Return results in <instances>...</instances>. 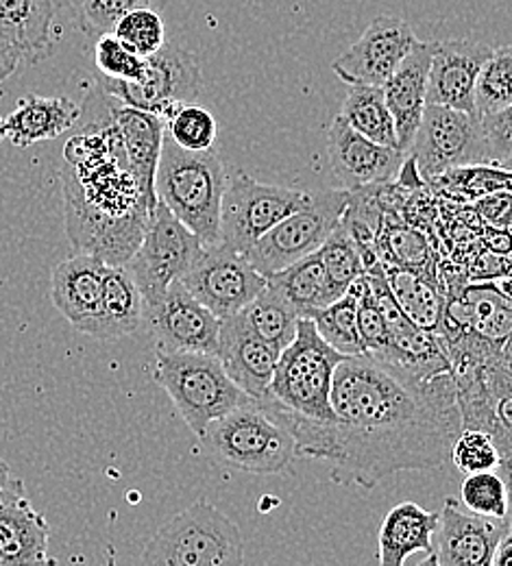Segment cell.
<instances>
[{"label":"cell","mask_w":512,"mask_h":566,"mask_svg":"<svg viewBox=\"0 0 512 566\" xmlns=\"http://www.w3.org/2000/svg\"><path fill=\"white\" fill-rule=\"evenodd\" d=\"M107 262L98 255L79 251L55 266L51 277V296L62 316L87 334L103 298Z\"/></svg>","instance_id":"cell-24"},{"label":"cell","mask_w":512,"mask_h":566,"mask_svg":"<svg viewBox=\"0 0 512 566\" xmlns=\"http://www.w3.org/2000/svg\"><path fill=\"white\" fill-rule=\"evenodd\" d=\"M9 480H11V471H9V464L0 458V493L4 491V486L9 484Z\"/></svg>","instance_id":"cell-51"},{"label":"cell","mask_w":512,"mask_h":566,"mask_svg":"<svg viewBox=\"0 0 512 566\" xmlns=\"http://www.w3.org/2000/svg\"><path fill=\"white\" fill-rule=\"evenodd\" d=\"M473 210L478 218L493 229H512V195L511 192H495L476 199Z\"/></svg>","instance_id":"cell-46"},{"label":"cell","mask_w":512,"mask_h":566,"mask_svg":"<svg viewBox=\"0 0 512 566\" xmlns=\"http://www.w3.org/2000/svg\"><path fill=\"white\" fill-rule=\"evenodd\" d=\"M76 134L64 146L66 233L74 249L112 266L127 264L147 231L150 206L107 112V96L92 85Z\"/></svg>","instance_id":"cell-2"},{"label":"cell","mask_w":512,"mask_h":566,"mask_svg":"<svg viewBox=\"0 0 512 566\" xmlns=\"http://www.w3.org/2000/svg\"><path fill=\"white\" fill-rule=\"evenodd\" d=\"M307 199L305 190L291 186L260 184L236 170L227 179L220 206V244L247 253L280 220L299 210Z\"/></svg>","instance_id":"cell-11"},{"label":"cell","mask_w":512,"mask_h":566,"mask_svg":"<svg viewBox=\"0 0 512 566\" xmlns=\"http://www.w3.org/2000/svg\"><path fill=\"white\" fill-rule=\"evenodd\" d=\"M55 0H0V38L22 64H40L53 53Z\"/></svg>","instance_id":"cell-25"},{"label":"cell","mask_w":512,"mask_h":566,"mask_svg":"<svg viewBox=\"0 0 512 566\" xmlns=\"http://www.w3.org/2000/svg\"><path fill=\"white\" fill-rule=\"evenodd\" d=\"M512 105V46L495 49L482 66L476 85V114L480 118Z\"/></svg>","instance_id":"cell-36"},{"label":"cell","mask_w":512,"mask_h":566,"mask_svg":"<svg viewBox=\"0 0 512 566\" xmlns=\"http://www.w3.org/2000/svg\"><path fill=\"white\" fill-rule=\"evenodd\" d=\"M384 275L404 314L421 329L439 334L445 290H440L437 277L390 262H384Z\"/></svg>","instance_id":"cell-29"},{"label":"cell","mask_w":512,"mask_h":566,"mask_svg":"<svg viewBox=\"0 0 512 566\" xmlns=\"http://www.w3.org/2000/svg\"><path fill=\"white\" fill-rule=\"evenodd\" d=\"M267 283L293 305L299 316H310L314 310L325 307L343 296L334 287L316 251L267 277Z\"/></svg>","instance_id":"cell-30"},{"label":"cell","mask_w":512,"mask_h":566,"mask_svg":"<svg viewBox=\"0 0 512 566\" xmlns=\"http://www.w3.org/2000/svg\"><path fill=\"white\" fill-rule=\"evenodd\" d=\"M51 527L33 507L22 480L11 478L0 493V566L53 565Z\"/></svg>","instance_id":"cell-21"},{"label":"cell","mask_w":512,"mask_h":566,"mask_svg":"<svg viewBox=\"0 0 512 566\" xmlns=\"http://www.w3.org/2000/svg\"><path fill=\"white\" fill-rule=\"evenodd\" d=\"M449 460L464 475L480 473V471H500L502 451L489 431L462 427L451 444Z\"/></svg>","instance_id":"cell-38"},{"label":"cell","mask_w":512,"mask_h":566,"mask_svg":"<svg viewBox=\"0 0 512 566\" xmlns=\"http://www.w3.org/2000/svg\"><path fill=\"white\" fill-rule=\"evenodd\" d=\"M410 157L428 184L447 170L493 161L482 118L445 105H426Z\"/></svg>","instance_id":"cell-10"},{"label":"cell","mask_w":512,"mask_h":566,"mask_svg":"<svg viewBox=\"0 0 512 566\" xmlns=\"http://www.w3.org/2000/svg\"><path fill=\"white\" fill-rule=\"evenodd\" d=\"M94 64L101 76L118 81H138L147 71V57H140L114 33H103L96 38Z\"/></svg>","instance_id":"cell-42"},{"label":"cell","mask_w":512,"mask_h":566,"mask_svg":"<svg viewBox=\"0 0 512 566\" xmlns=\"http://www.w3.org/2000/svg\"><path fill=\"white\" fill-rule=\"evenodd\" d=\"M386 258H382L384 262L390 264H399L412 271H419L426 275V266L430 262V253L426 247V240L421 238V233L404 229V227H393L386 233ZM432 277V275H430Z\"/></svg>","instance_id":"cell-44"},{"label":"cell","mask_w":512,"mask_h":566,"mask_svg":"<svg viewBox=\"0 0 512 566\" xmlns=\"http://www.w3.org/2000/svg\"><path fill=\"white\" fill-rule=\"evenodd\" d=\"M94 87L132 107L153 112L166 123L181 105L197 103L203 90V74L192 53L164 44L157 53L148 55L147 71L138 81H118L98 74Z\"/></svg>","instance_id":"cell-9"},{"label":"cell","mask_w":512,"mask_h":566,"mask_svg":"<svg viewBox=\"0 0 512 566\" xmlns=\"http://www.w3.org/2000/svg\"><path fill=\"white\" fill-rule=\"evenodd\" d=\"M498 287L506 294V296H511L512 298V275H509V277H504V280H498Z\"/></svg>","instance_id":"cell-52"},{"label":"cell","mask_w":512,"mask_h":566,"mask_svg":"<svg viewBox=\"0 0 512 566\" xmlns=\"http://www.w3.org/2000/svg\"><path fill=\"white\" fill-rule=\"evenodd\" d=\"M500 164L504 166V168H509V170H512V153L509 155V157H504V159H500Z\"/></svg>","instance_id":"cell-54"},{"label":"cell","mask_w":512,"mask_h":566,"mask_svg":"<svg viewBox=\"0 0 512 566\" xmlns=\"http://www.w3.org/2000/svg\"><path fill=\"white\" fill-rule=\"evenodd\" d=\"M143 325L153 334L157 352H219V316L181 282L170 283L161 296L145 303Z\"/></svg>","instance_id":"cell-14"},{"label":"cell","mask_w":512,"mask_h":566,"mask_svg":"<svg viewBox=\"0 0 512 566\" xmlns=\"http://www.w3.org/2000/svg\"><path fill=\"white\" fill-rule=\"evenodd\" d=\"M349 292L356 296V310H358V329L365 343L366 355L370 357H379L388 349L390 343V334H388V325L384 318V312L370 290V283L366 280V275L358 277L352 283Z\"/></svg>","instance_id":"cell-41"},{"label":"cell","mask_w":512,"mask_h":566,"mask_svg":"<svg viewBox=\"0 0 512 566\" xmlns=\"http://www.w3.org/2000/svg\"><path fill=\"white\" fill-rule=\"evenodd\" d=\"M509 527V518L469 514L462 501L445 496L439 512L437 549L421 565L491 566L495 547Z\"/></svg>","instance_id":"cell-17"},{"label":"cell","mask_w":512,"mask_h":566,"mask_svg":"<svg viewBox=\"0 0 512 566\" xmlns=\"http://www.w3.org/2000/svg\"><path fill=\"white\" fill-rule=\"evenodd\" d=\"M484 134L489 140V150L493 161H500L512 153V105L498 114L482 118Z\"/></svg>","instance_id":"cell-45"},{"label":"cell","mask_w":512,"mask_h":566,"mask_svg":"<svg viewBox=\"0 0 512 566\" xmlns=\"http://www.w3.org/2000/svg\"><path fill=\"white\" fill-rule=\"evenodd\" d=\"M338 116L368 140L399 148L395 118L386 105L382 87L352 85Z\"/></svg>","instance_id":"cell-31"},{"label":"cell","mask_w":512,"mask_h":566,"mask_svg":"<svg viewBox=\"0 0 512 566\" xmlns=\"http://www.w3.org/2000/svg\"><path fill=\"white\" fill-rule=\"evenodd\" d=\"M439 530V512H428L412 501L395 505L379 530L377 563L401 566L415 554L432 556V538Z\"/></svg>","instance_id":"cell-27"},{"label":"cell","mask_w":512,"mask_h":566,"mask_svg":"<svg viewBox=\"0 0 512 566\" xmlns=\"http://www.w3.org/2000/svg\"><path fill=\"white\" fill-rule=\"evenodd\" d=\"M282 349L264 340L238 312L220 321L217 357L227 375L253 399L267 397Z\"/></svg>","instance_id":"cell-19"},{"label":"cell","mask_w":512,"mask_h":566,"mask_svg":"<svg viewBox=\"0 0 512 566\" xmlns=\"http://www.w3.org/2000/svg\"><path fill=\"white\" fill-rule=\"evenodd\" d=\"M240 314L264 340L278 345L280 349L293 343L296 323L301 318L293 305L269 283Z\"/></svg>","instance_id":"cell-32"},{"label":"cell","mask_w":512,"mask_h":566,"mask_svg":"<svg viewBox=\"0 0 512 566\" xmlns=\"http://www.w3.org/2000/svg\"><path fill=\"white\" fill-rule=\"evenodd\" d=\"M217 118L210 109L186 103L166 120V136L181 148L188 150H208L217 142Z\"/></svg>","instance_id":"cell-37"},{"label":"cell","mask_w":512,"mask_h":566,"mask_svg":"<svg viewBox=\"0 0 512 566\" xmlns=\"http://www.w3.org/2000/svg\"><path fill=\"white\" fill-rule=\"evenodd\" d=\"M145 318V298L127 264H107L103 298L87 336L98 340H118L140 329Z\"/></svg>","instance_id":"cell-28"},{"label":"cell","mask_w":512,"mask_h":566,"mask_svg":"<svg viewBox=\"0 0 512 566\" xmlns=\"http://www.w3.org/2000/svg\"><path fill=\"white\" fill-rule=\"evenodd\" d=\"M179 282L220 321L242 312L267 287V277L244 253L220 242L203 247Z\"/></svg>","instance_id":"cell-13"},{"label":"cell","mask_w":512,"mask_h":566,"mask_svg":"<svg viewBox=\"0 0 512 566\" xmlns=\"http://www.w3.org/2000/svg\"><path fill=\"white\" fill-rule=\"evenodd\" d=\"M321 338L343 355H366L365 343L358 329L356 296L347 290L334 303L314 310L310 316Z\"/></svg>","instance_id":"cell-33"},{"label":"cell","mask_w":512,"mask_h":566,"mask_svg":"<svg viewBox=\"0 0 512 566\" xmlns=\"http://www.w3.org/2000/svg\"><path fill=\"white\" fill-rule=\"evenodd\" d=\"M498 357H500V361L512 373V334L502 343V347H500V352H498Z\"/></svg>","instance_id":"cell-50"},{"label":"cell","mask_w":512,"mask_h":566,"mask_svg":"<svg viewBox=\"0 0 512 566\" xmlns=\"http://www.w3.org/2000/svg\"><path fill=\"white\" fill-rule=\"evenodd\" d=\"M334 287L345 294L352 283L366 273L365 258L361 251V244L352 235V231L341 224L330 233V238L323 242V247L316 251Z\"/></svg>","instance_id":"cell-35"},{"label":"cell","mask_w":512,"mask_h":566,"mask_svg":"<svg viewBox=\"0 0 512 566\" xmlns=\"http://www.w3.org/2000/svg\"><path fill=\"white\" fill-rule=\"evenodd\" d=\"M500 473L504 475L506 480V486H509V525L512 527V449L509 453L502 455V467H500Z\"/></svg>","instance_id":"cell-49"},{"label":"cell","mask_w":512,"mask_h":566,"mask_svg":"<svg viewBox=\"0 0 512 566\" xmlns=\"http://www.w3.org/2000/svg\"><path fill=\"white\" fill-rule=\"evenodd\" d=\"M201 440L220 464L253 475L284 473L299 455L293 433L258 401L210 423Z\"/></svg>","instance_id":"cell-7"},{"label":"cell","mask_w":512,"mask_h":566,"mask_svg":"<svg viewBox=\"0 0 512 566\" xmlns=\"http://www.w3.org/2000/svg\"><path fill=\"white\" fill-rule=\"evenodd\" d=\"M153 0H74V13L79 27L87 35L112 33L116 22L132 9L150 7Z\"/></svg>","instance_id":"cell-43"},{"label":"cell","mask_w":512,"mask_h":566,"mask_svg":"<svg viewBox=\"0 0 512 566\" xmlns=\"http://www.w3.org/2000/svg\"><path fill=\"white\" fill-rule=\"evenodd\" d=\"M345 357L321 338L312 318L301 316L293 343L282 349L267 397L258 403L267 412L312 423H334L332 386L336 366Z\"/></svg>","instance_id":"cell-3"},{"label":"cell","mask_w":512,"mask_h":566,"mask_svg":"<svg viewBox=\"0 0 512 566\" xmlns=\"http://www.w3.org/2000/svg\"><path fill=\"white\" fill-rule=\"evenodd\" d=\"M435 49L437 42H417L397 71L382 85L386 105L395 118L399 150L406 155H410L428 105V78Z\"/></svg>","instance_id":"cell-22"},{"label":"cell","mask_w":512,"mask_h":566,"mask_svg":"<svg viewBox=\"0 0 512 566\" xmlns=\"http://www.w3.org/2000/svg\"><path fill=\"white\" fill-rule=\"evenodd\" d=\"M430 184L458 201H476L495 192L512 195V170L504 168L500 161H489L447 170Z\"/></svg>","instance_id":"cell-34"},{"label":"cell","mask_w":512,"mask_h":566,"mask_svg":"<svg viewBox=\"0 0 512 566\" xmlns=\"http://www.w3.org/2000/svg\"><path fill=\"white\" fill-rule=\"evenodd\" d=\"M123 44L136 51L140 57L157 53L166 44V27L161 15L150 7L127 11L112 31Z\"/></svg>","instance_id":"cell-40"},{"label":"cell","mask_w":512,"mask_h":566,"mask_svg":"<svg viewBox=\"0 0 512 566\" xmlns=\"http://www.w3.org/2000/svg\"><path fill=\"white\" fill-rule=\"evenodd\" d=\"M327 155L334 177L345 190L375 188L401 175L406 153L368 140L336 116L327 132Z\"/></svg>","instance_id":"cell-18"},{"label":"cell","mask_w":512,"mask_h":566,"mask_svg":"<svg viewBox=\"0 0 512 566\" xmlns=\"http://www.w3.org/2000/svg\"><path fill=\"white\" fill-rule=\"evenodd\" d=\"M332 408L334 423L269 415L293 433L299 455L332 464L334 482L363 491L401 471L442 467L462 429L453 373L419 379L370 355L336 366Z\"/></svg>","instance_id":"cell-1"},{"label":"cell","mask_w":512,"mask_h":566,"mask_svg":"<svg viewBox=\"0 0 512 566\" xmlns=\"http://www.w3.org/2000/svg\"><path fill=\"white\" fill-rule=\"evenodd\" d=\"M460 501L467 510L482 516H509V486L500 471H480L467 475L460 489Z\"/></svg>","instance_id":"cell-39"},{"label":"cell","mask_w":512,"mask_h":566,"mask_svg":"<svg viewBox=\"0 0 512 566\" xmlns=\"http://www.w3.org/2000/svg\"><path fill=\"white\" fill-rule=\"evenodd\" d=\"M7 140V125H4V118H0V142Z\"/></svg>","instance_id":"cell-53"},{"label":"cell","mask_w":512,"mask_h":566,"mask_svg":"<svg viewBox=\"0 0 512 566\" xmlns=\"http://www.w3.org/2000/svg\"><path fill=\"white\" fill-rule=\"evenodd\" d=\"M153 381L166 390L181 419L199 438L210 423L253 401L227 375L215 354L157 352Z\"/></svg>","instance_id":"cell-5"},{"label":"cell","mask_w":512,"mask_h":566,"mask_svg":"<svg viewBox=\"0 0 512 566\" xmlns=\"http://www.w3.org/2000/svg\"><path fill=\"white\" fill-rule=\"evenodd\" d=\"M349 199L352 192L345 188L307 192V199L299 210L280 220L244 253L247 260L258 273L271 277L318 251L341 224Z\"/></svg>","instance_id":"cell-8"},{"label":"cell","mask_w":512,"mask_h":566,"mask_svg":"<svg viewBox=\"0 0 512 566\" xmlns=\"http://www.w3.org/2000/svg\"><path fill=\"white\" fill-rule=\"evenodd\" d=\"M81 107L69 96H24L4 118L7 140L15 148H29L38 142L55 140L73 132Z\"/></svg>","instance_id":"cell-26"},{"label":"cell","mask_w":512,"mask_h":566,"mask_svg":"<svg viewBox=\"0 0 512 566\" xmlns=\"http://www.w3.org/2000/svg\"><path fill=\"white\" fill-rule=\"evenodd\" d=\"M140 560L150 566H240L244 547L238 525L199 499L159 527Z\"/></svg>","instance_id":"cell-6"},{"label":"cell","mask_w":512,"mask_h":566,"mask_svg":"<svg viewBox=\"0 0 512 566\" xmlns=\"http://www.w3.org/2000/svg\"><path fill=\"white\" fill-rule=\"evenodd\" d=\"M227 172L219 153L188 150L164 136L155 195L206 247L220 242V206Z\"/></svg>","instance_id":"cell-4"},{"label":"cell","mask_w":512,"mask_h":566,"mask_svg":"<svg viewBox=\"0 0 512 566\" xmlns=\"http://www.w3.org/2000/svg\"><path fill=\"white\" fill-rule=\"evenodd\" d=\"M491 566H512V527L500 538Z\"/></svg>","instance_id":"cell-48"},{"label":"cell","mask_w":512,"mask_h":566,"mask_svg":"<svg viewBox=\"0 0 512 566\" xmlns=\"http://www.w3.org/2000/svg\"><path fill=\"white\" fill-rule=\"evenodd\" d=\"M493 51V46L480 40L437 42L428 78V105L476 114L478 76Z\"/></svg>","instance_id":"cell-20"},{"label":"cell","mask_w":512,"mask_h":566,"mask_svg":"<svg viewBox=\"0 0 512 566\" xmlns=\"http://www.w3.org/2000/svg\"><path fill=\"white\" fill-rule=\"evenodd\" d=\"M105 96H107V112L123 138L127 164H129L138 186L143 188L150 210H155L157 208L155 175H157V166H159V157H161L166 123L161 116H157L153 112L132 107L112 94H105Z\"/></svg>","instance_id":"cell-23"},{"label":"cell","mask_w":512,"mask_h":566,"mask_svg":"<svg viewBox=\"0 0 512 566\" xmlns=\"http://www.w3.org/2000/svg\"><path fill=\"white\" fill-rule=\"evenodd\" d=\"M512 334V298L495 282L453 285L445 290L439 336L442 343L478 338L493 347Z\"/></svg>","instance_id":"cell-15"},{"label":"cell","mask_w":512,"mask_h":566,"mask_svg":"<svg viewBox=\"0 0 512 566\" xmlns=\"http://www.w3.org/2000/svg\"><path fill=\"white\" fill-rule=\"evenodd\" d=\"M419 40L412 27L395 15H377L363 38L334 60L332 71L347 85L382 87Z\"/></svg>","instance_id":"cell-16"},{"label":"cell","mask_w":512,"mask_h":566,"mask_svg":"<svg viewBox=\"0 0 512 566\" xmlns=\"http://www.w3.org/2000/svg\"><path fill=\"white\" fill-rule=\"evenodd\" d=\"M20 64H22L20 55L0 38V83H2L9 74H13V72L18 71Z\"/></svg>","instance_id":"cell-47"},{"label":"cell","mask_w":512,"mask_h":566,"mask_svg":"<svg viewBox=\"0 0 512 566\" xmlns=\"http://www.w3.org/2000/svg\"><path fill=\"white\" fill-rule=\"evenodd\" d=\"M206 244L161 201L148 218L140 247L127 262L145 303L161 296L168 285L179 282Z\"/></svg>","instance_id":"cell-12"}]
</instances>
